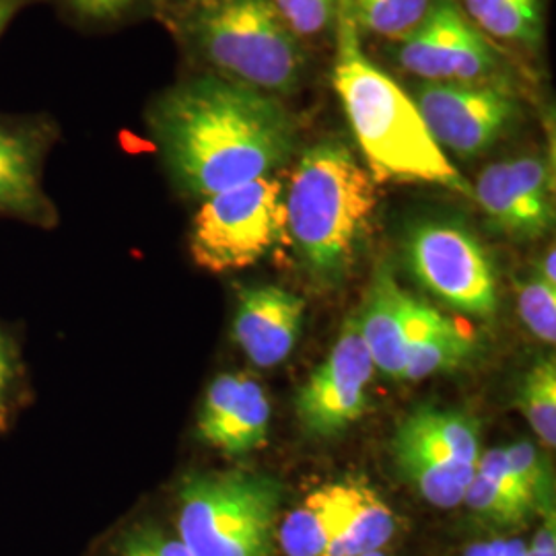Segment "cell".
<instances>
[{
  "label": "cell",
  "mask_w": 556,
  "mask_h": 556,
  "mask_svg": "<svg viewBox=\"0 0 556 556\" xmlns=\"http://www.w3.org/2000/svg\"><path fill=\"white\" fill-rule=\"evenodd\" d=\"M144 122L167 178L186 199L273 176L298 144V124L278 98L211 73L161 89Z\"/></svg>",
  "instance_id": "obj_1"
},
{
  "label": "cell",
  "mask_w": 556,
  "mask_h": 556,
  "mask_svg": "<svg viewBox=\"0 0 556 556\" xmlns=\"http://www.w3.org/2000/svg\"><path fill=\"white\" fill-rule=\"evenodd\" d=\"M334 31L332 85L374 179L431 184L472 197V184L439 149L417 103L363 52L361 34L344 0H338Z\"/></svg>",
  "instance_id": "obj_2"
},
{
  "label": "cell",
  "mask_w": 556,
  "mask_h": 556,
  "mask_svg": "<svg viewBox=\"0 0 556 556\" xmlns=\"http://www.w3.org/2000/svg\"><path fill=\"white\" fill-rule=\"evenodd\" d=\"M376 179L337 139L298 161L285 192L287 241L316 285L334 287L355 266L378 206Z\"/></svg>",
  "instance_id": "obj_3"
},
{
  "label": "cell",
  "mask_w": 556,
  "mask_h": 556,
  "mask_svg": "<svg viewBox=\"0 0 556 556\" xmlns=\"http://www.w3.org/2000/svg\"><path fill=\"white\" fill-rule=\"evenodd\" d=\"M181 52L211 73L268 93L298 91L307 56L270 0H190L155 15Z\"/></svg>",
  "instance_id": "obj_4"
},
{
  "label": "cell",
  "mask_w": 556,
  "mask_h": 556,
  "mask_svg": "<svg viewBox=\"0 0 556 556\" xmlns=\"http://www.w3.org/2000/svg\"><path fill=\"white\" fill-rule=\"evenodd\" d=\"M174 530L192 556H275L282 484L243 470H188L174 484Z\"/></svg>",
  "instance_id": "obj_5"
},
{
  "label": "cell",
  "mask_w": 556,
  "mask_h": 556,
  "mask_svg": "<svg viewBox=\"0 0 556 556\" xmlns=\"http://www.w3.org/2000/svg\"><path fill=\"white\" fill-rule=\"evenodd\" d=\"M285 239V188L280 179L266 176L200 200L188 252L202 270L225 275L254 266Z\"/></svg>",
  "instance_id": "obj_6"
},
{
  "label": "cell",
  "mask_w": 556,
  "mask_h": 556,
  "mask_svg": "<svg viewBox=\"0 0 556 556\" xmlns=\"http://www.w3.org/2000/svg\"><path fill=\"white\" fill-rule=\"evenodd\" d=\"M397 472L427 503L452 509L477 475L480 422L466 410L418 406L397 427Z\"/></svg>",
  "instance_id": "obj_7"
},
{
  "label": "cell",
  "mask_w": 556,
  "mask_h": 556,
  "mask_svg": "<svg viewBox=\"0 0 556 556\" xmlns=\"http://www.w3.org/2000/svg\"><path fill=\"white\" fill-rule=\"evenodd\" d=\"M404 262L413 277L459 312L491 318L497 309V266L477 233L456 219L408 225Z\"/></svg>",
  "instance_id": "obj_8"
},
{
  "label": "cell",
  "mask_w": 556,
  "mask_h": 556,
  "mask_svg": "<svg viewBox=\"0 0 556 556\" xmlns=\"http://www.w3.org/2000/svg\"><path fill=\"white\" fill-rule=\"evenodd\" d=\"M397 66L420 83L511 85L509 60L456 0H435L422 27L396 48Z\"/></svg>",
  "instance_id": "obj_9"
},
{
  "label": "cell",
  "mask_w": 556,
  "mask_h": 556,
  "mask_svg": "<svg viewBox=\"0 0 556 556\" xmlns=\"http://www.w3.org/2000/svg\"><path fill=\"white\" fill-rule=\"evenodd\" d=\"M410 98L439 149L462 160L491 151L526 118L514 85L418 83Z\"/></svg>",
  "instance_id": "obj_10"
},
{
  "label": "cell",
  "mask_w": 556,
  "mask_h": 556,
  "mask_svg": "<svg viewBox=\"0 0 556 556\" xmlns=\"http://www.w3.org/2000/svg\"><path fill=\"white\" fill-rule=\"evenodd\" d=\"M62 126L52 112L0 110V220L54 231L59 204L46 190V167Z\"/></svg>",
  "instance_id": "obj_11"
},
{
  "label": "cell",
  "mask_w": 556,
  "mask_h": 556,
  "mask_svg": "<svg viewBox=\"0 0 556 556\" xmlns=\"http://www.w3.org/2000/svg\"><path fill=\"white\" fill-rule=\"evenodd\" d=\"M376 371L361 337L357 314L344 319L340 337L318 371L299 390V422L314 438H332L367 410V388Z\"/></svg>",
  "instance_id": "obj_12"
},
{
  "label": "cell",
  "mask_w": 556,
  "mask_h": 556,
  "mask_svg": "<svg viewBox=\"0 0 556 556\" xmlns=\"http://www.w3.org/2000/svg\"><path fill=\"white\" fill-rule=\"evenodd\" d=\"M472 197L489 223L507 238L540 239L553 229V174L542 155L489 165L472 186Z\"/></svg>",
  "instance_id": "obj_13"
},
{
  "label": "cell",
  "mask_w": 556,
  "mask_h": 556,
  "mask_svg": "<svg viewBox=\"0 0 556 556\" xmlns=\"http://www.w3.org/2000/svg\"><path fill=\"white\" fill-rule=\"evenodd\" d=\"M270 402L250 374H220L200 404L197 438L227 456H245L268 438Z\"/></svg>",
  "instance_id": "obj_14"
},
{
  "label": "cell",
  "mask_w": 556,
  "mask_h": 556,
  "mask_svg": "<svg viewBox=\"0 0 556 556\" xmlns=\"http://www.w3.org/2000/svg\"><path fill=\"white\" fill-rule=\"evenodd\" d=\"M438 314V309L404 291L392 266L381 262L371 278L365 307L357 316L361 337L376 369L400 379L408 344Z\"/></svg>",
  "instance_id": "obj_15"
},
{
  "label": "cell",
  "mask_w": 556,
  "mask_h": 556,
  "mask_svg": "<svg viewBox=\"0 0 556 556\" xmlns=\"http://www.w3.org/2000/svg\"><path fill=\"white\" fill-rule=\"evenodd\" d=\"M305 303L280 287L239 291L233 338L256 367H277L295 349Z\"/></svg>",
  "instance_id": "obj_16"
},
{
  "label": "cell",
  "mask_w": 556,
  "mask_h": 556,
  "mask_svg": "<svg viewBox=\"0 0 556 556\" xmlns=\"http://www.w3.org/2000/svg\"><path fill=\"white\" fill-rule=\"evenodd\" d=\"M394 534V511L365 482L346 480L340 526L324 556H358L381 551Z\"/></svg>",
  "instance_id": "obj_17"
},
{
  "label": "cell",
  "mask_w": 556,
  "mask_h": 556,
  "mask_svg": "<svg viewBox=\"0 0 556 556\" xmlns=\"http://www.w3.org/2000/svg\"><path fill=\"white\" fill-rule=\"evenodd\" d=\"M468 21L495 43L540 52L544 43V0H456Z\"/></svg>",
  "instance_id": "obj_18"
},
{
  "label": "cell",
  "mask_w": 556,
  "mask_h": 556,
  "mask_svg": "<svg viewBox=\"0 0 556 556\" xmlns=\"http://www.w3.org/2000/svg\"><path fill=\"white\" fill-rule=\"evenodd\" d=\"M344 501V482L324 484L289 511L277 528V540L287 556H324L337 536Z\"/></svg>",
  "instance_id": "obj_19"
},
{
  "label": "cell",
  "mask_w": 556,
  "mask_h": 556,
  "mask_svg": "<svg viewBox=\"0 0 556 556\" xmlns=\"http://www.w3.org/2000/svg\"><path fill=\"white\" fill-rule=\"evenodd\" d=\"M477 351L475 340L452 319L438 314L406 349L400 379L420 381L441 371L456 369Z\"/></svg>",
  "instance_id": "obj_20"
},
{
  "label": "cell",
  "mask_w": 556,
  "mask_h": 556,
  "mask_svg": "<svg viewBox=\"0 0 556 556\" xmlns=\"http://www.w3.org/2000/svg\"><path fill=\"white\" fill-rule=\"evenodd\" d=\"M36 402V386L17 324L0 318V438L9 435Z\"/></svg>",
  "instance_id": "obj_21"
},
{
  "label": "cell",
  "mask_w": 556,
  "mask_h": 556,
  "mask_svg": "<svg viewBox=\"0 0 556 556\" xmlns=\"http://www.w3.org/2000/svg\"><path fill=\"white\" fill-rule=\"evenodd\" d=\"M358 34L386 40H408L429 17L435 0H344Z\"/></svg>",
  "instance_id": "obj_22"
},
{
  "label": "cell",
  "mask_w": 556,
  "mask_h": 556,
  "mask_svg": "<svg viewBox=\"0 0 556 556\" xmlns=\"http://www.w3.org/2000/svg\"><path fill=\"white\" fill-rule=\"evenodd\" d=\"M41 4L83 34L116 29L147 13H157V0H41Z\"/></svg>",
  "instance_id": "obj_23"
},
{
  "label": "cell",
  "mask_w": 556,
  "mask_h": 556,
  "mask_svg": "<svg viewBox=\"0 0 556 556\" xmlns=\"http://www.w3.org/2000/svg\"><path fill=\"white\" fill-rule=\"evenodd\" d=\"M98 556H192L174 528L151 516L137 517L101 544Z\"/></svg>",
  "instance_id": "obj_24"
},
{
  "label": "cell",
  "mask_w": 556,
  "mask_h": 556,
  "mask_svg": "<svg viewBox=\"0 0 556 556\" xmlns=\"http://www.w3.org/2000/svg\"><path fill=\"white\" fill-rule=\"evenodd\" d=\"M519 408L532 431L546 447L556 445V365L555 358H542L519 388Z\"/></svg>",
  "instance_id": "obj_25"
},
{
  "label": "cell",
  "mask_w": 556,
  "mask_h": 556,
  "mask_svg": "<svg viewBox=\"0 0 556 556\" xmlns=\"http://www.w3.org/2000/svg\"><path fill=\"white\" fill-rule=\"evenodd\" d=\"M466 505L477 514L480 519L493 526H517L523 523L528 516L534 511L530 503L517 497L514 493L498 486L495 480L475 475L466 495Z\"/></svg>",
  "instance_id": "obj_26"
},
{
  "label": "cell",
  "mask_w": 556,
  "mask_h": 556,
  "mask_svg": "<svg viewBox=\"0 0 556 556\" xmlns=\"http://www.w3.org/2000/svg\"><path fill=\"white\" fill-rule=\"evenodd\" d=\"M503 450H505L509 470L516 478L519 489L532 498L536 509L544 511V509L553 507L548 466H546L544 457L540 456L536 445L530 441H516Z\"/></svg>",
  "instance_id": "obj_27"
},
{
  "label": "cell",
  "mask_w": 556,
  "mask_h": 556,
  "mask_svg": "<svg viewBox=\"0 0 556 556\" xmlns=\"http://www.w3.org/2000/svg\"><path fill=\"white\" fill-rule=\"evenodd\" d=\"M519 316L528 330L546 344L556 340V287L540 275L523 280L517 289Z\"/></svg>",
  "instance_id": "obj_28"
},
{
  "label": "cell",
  "mask_w": 556,
  "mask_h": 556,
  "mask_svg": "<svg viewBox=\"0 0 556 556\" xmlns=\"http://www.w3.org/2000/svg\"><path fill=\"white\" fill-rule=\"evenodd\" d=\"M299 41L324 36L337 21L338 0H270Z\"/></svg>",
  "instance_id": "obj_29"
},
{
  "label": "cell",
  "mask_w": 556,
  "mask_h": 556,
  "mask_svg": "<svg viewBox=\"0 0 556 556\" xmlns=\"http://www.w3.org/2000/svg\"><path fill=\"white\" fill-rule=\"evenodd\" d=\"M542 516H544L542 526L532 540V544H528L526 556H556L555 507L544 509Z\"/></svg>",
  "instance_id": "obj_30"
},
{
  "label": "cell",
  "mask_w": 556,
  "mask_h": 556,
  "mask_svg": "<svg viewBox=\"0 0 556 556\" xmlns=\"http://www.w3.org/2000/svg\"><path fill=\"white\" fill-rule=\"evenodd\" d=\"M38 4H41V0H0V40L13 21L20 20L21 13Z\"/></svg>",
  "instance_id": "obj_31"
},
{
  "label": "cell",
  "mask_w": 556,
  "mask_h": 556,
  "mask_svg": "<svg viewBox=\"0 0 556 556\" xmlns=\"http://www.w3.org/2000/svg\"><path fill=\"white\" fill-rule=\"evenodd\" d=\"M505 540H486V542H477L472 544L464 556H498L501 548H503Z\"/></svg>",
  "instance_id": "obj_32"
},
{
  "label": "cell",
  "mask_w": 556,
  "mask_h": 556,
  "mask_svg": "<svg viewBox=\"0 0 556 556\" xmlns=\"http://www.w3.org/2000/svg\"><path fill=\"white\" fill-rule=\"evenodd\" d=\"M538 275L544 278L548 285L556 287V270H555V248H551L542 260H540V270Z\"/></svg>",
  "instance_id": "obj_33"
},
{
  "label": "cell",
  "mask_w": 556,
  "mask_h": 556,
  "mask_svg": "<svg viewBox=\"0 0 556 556\" xmlns=\"http://www.w3.org/2000/svg\"><path fill=\"white\" fill-rule=\"evenodd\" d=\"M526 551H528V544L519 538H514V540L503 542V548L498 556H526Z\"/></svg>",
  "instance_id": "obj_34"
},
{
  "label": "cell",
  "mask_w": 556,
  "mask_h": 556,
  "mask_svg": "<svg viewBox=\"0 0 556 556\" xmlns=\"http://www.w3.org/2000/svg\"><path fill=\"white\" fill-rule=\"evenodd\" d=\"M184 2H190V0H157V11L167 9V7H176V4H184ZM155 15H157V13H155Z\"/></svg>",
  "instance_id": "obj_35"
},
{
  "label": "cell",
  "mask_w": 556,
  "mask_h": 556,
  "mask_svg": "<svg viewBox=\"0 0 556 556\" xmlns=\"http://www.w3.org/2000/svg\"><path fill=\"white\" fill-rule=\"evenodd\" d=\"M358 556H388L386 553H381V551H374V553H365V555Z\"/></svg>",
  "instance_id": "obj_36"
}]
</instances>
